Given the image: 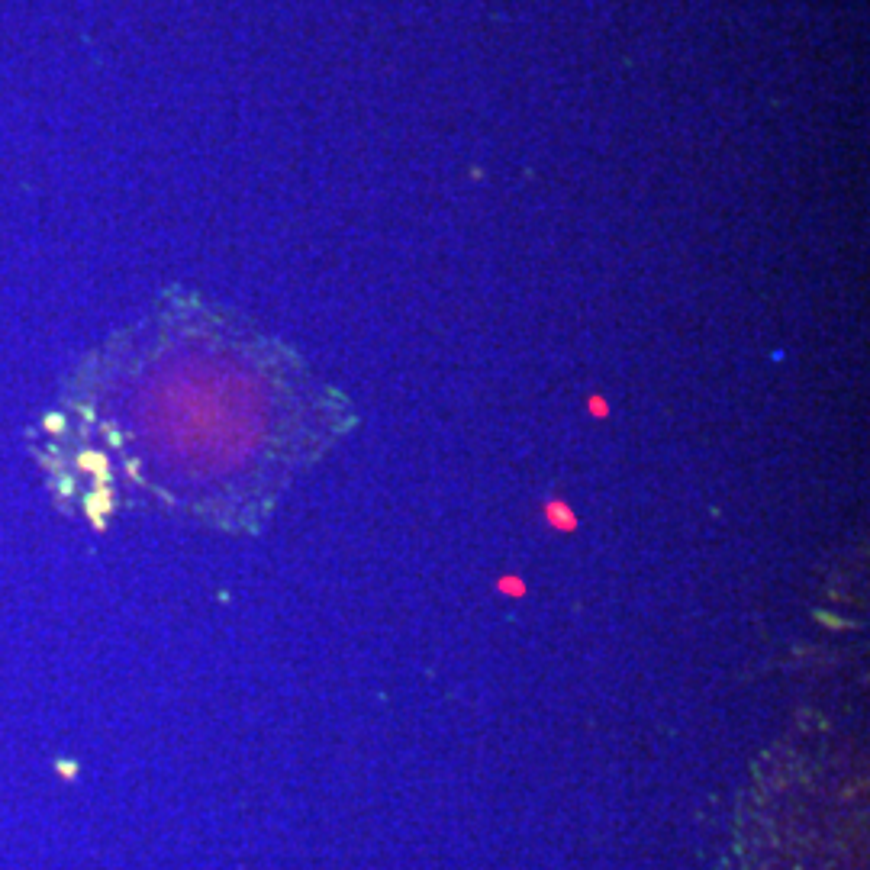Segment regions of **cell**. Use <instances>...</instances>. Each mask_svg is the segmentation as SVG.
<instances>
[{"mask_svg":"<svg viewBox=\"0 0 870 870\" xmlns=\"http://www.w3.org/2000/svg\"><path fill=\"white\" fill-rule=\"evenodd\" d=\"M545 513H548V519H551V526H558V529H574V526H577L574 513H571L561 500H551V503L545 506Z\"/></svg>","mask_w":870,"mask_h":870,"instance_id":"6da1fadb","label":"cell"},{"mask_svg":"<svg viewBox=\"0 0 870 870\" xmlns=\"http://www.w3.org/2000/svg\"><path fill=\"white\" fill-rule=\"evenodd\" d=\"M500 587H503V590H513V593H519V590H522V584H519V580H510V577H506V580H500Z\"/></svg>","mask_w":870,"mask_h":870,"instance_id":"7a4b0ae2","label":"cell"}]
</instances>
